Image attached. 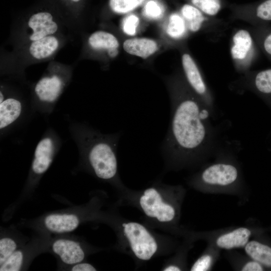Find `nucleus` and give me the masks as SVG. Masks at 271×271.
I'll use <instances>...</instances> for the list:
<instances>
[{
	"mask_svg": "<svg viewBox=\"0 0 271 271\" xmlns=\"http://www.w3.org/2000/svg\"><path fill=\"white\" fill-rule=\"evenodd\" d=\"M171 118L162 144L164 153L179 163L194 162L216 152L221 147L218 131L211 122L210 112L192 91L184 77L168 81Z\"/></svg>",
	"mask_w": 271,
	"mask_h": 271,
	"instance_id": "obj_1",
	"label": "nucleus"
},
{
	"mask_svg": "<svg viewBox=\"0 0 271 271\" xmlns=\"http://www.w3.org/2000/svg\"><path fill=\"white\" fill-rule=\"evenodd\" d=\"M69 129L78 149L81 164L100 179H115L118 169L116 152L121 132L103 133L77 121H71Z\"/></svg>",
	"mask_w": 271,
	"mask_h": 271,
	"instance_id": "obj_2",
	"label": "nucleus"
},
{
	"mask_svg": "<svg viewBox=\"0 0 271 271\" xmlns=\"http://www.w3.org/2000/svg\"><path fill=\"white\" fill-rule=\"evenodd\" d=\"M62 145L58 133L49 127L37 143L34 153L28 184L34 186L38 183L52 164Z\"/></svg>",
	"mask_w": 271,
	"mask_h": 271,
	"instance_id": "obj_3",
	"label": "nucleus"
},
{
	"mask_svg": "<svg viewBox=\"0 0 271 271\" xmlns=\"http://www.w3.org/2000/svg\"><path fill=\"white\" fill-rule=\"evenodd\" d=\"M64 77L53 73L42 77L34 88V97L31 109L46 115L54 110L55 105L66 85Z\"/></svg>",
	"mask_w": 271,
	"mask_h": 271,
	"instance_id": "obj_4",
	"label": "nucleus"
},
{
	"mask_svg": "<svg viewBox=\"0 0 271 271\" xmlns=\"http://www.w3.org/2000/svg\"><path fill=\"white\" fill-rule=\"evenodd\" d=\"M179 12L190 33H202L212 39L217 40L223 36L229 29L228 22L206 15L190 4L183 5Z\"/></svg>",
	"mask_w": 271,
	"mask_h": 271,
	"instance_id": "obj_5",
	"label": "nucleus"
},
{
	"mask_svg": "<svg viewBox=\"0 0 271 271\" xmlns=\"http://www.w3.org/2000/svg\"><path fill=\"white\" fill-rule=\"evenodd\" d=\"M259 48L250 30L236 29L232 34L230 51L235 70L242 74L250 70L256 60Z\"/></svg>",
	"mask_w": 271,
	"mask_h": 271,
	"instance_id": "obj_6",
	"label": "nucleus"
},
{
	"mask_svg": "<svg viewBox=\"0 0 271 271\" xmlns=\"http://www.w3.org/2000/svg\"><path fill=\"white\" fill-rule=\"evenodd\" d=\"M181 63L187 83L207 106L213 118L215 116L214 95L199 67L192 56L187 51L181 54Z\"/></svg>",
	"mask_w": 271,
	"mask_h": 271,
	"instance_id": "obj_7",
	"label": "nucleus"
},
{
	"mask_svg": "<svg viewBox=\"0 0 271 271\" xmlns=\"http://www.w3.org/2000/svg\"><path fill=\"white\" fill-rule=\"evenodd\" d=\"M229 87L239 93L251 91L261 98L271 109V68L250 70L230 83Z\"/></svg>",
	"mask_w": 271,
	"mask_h": 271,
	"instance_id": "obj_8",
	"label": "nucleus"
},
{
	"mask_svg": "<svg viewBox=\"0 0 271 271\" xmlns=\"http://www.w3.org/2000/svg\"><path fill=\"white\" fill-rule=\"evenodd\" d=\"M122 226L124 234L136 257L142 260H150L158 249L154 237L140 223L129 222L123 223Z\"/></svg>",
	"mask_w": 271,
	"mask_h": 271,
	"instance_id": "obj_9",
	"label": "nucleus"
},
{
	"mask_svg": "<svg viewBox=\"0 0 271 271\" xmlns=\"http://www.w3.org/2000/svg\"><path fill=\"white\" fill-rule=\"evenodd\" d=\"M231 21H241L252 27L271 23V0H259L246 4H229Z\"/></svg>",
	"mask_w": 271,
	"mask_h": 271,
	"instance_id": "obj_10",
	"label": "nucleus"
},
{
	"mask_svg": "<svg viewBox=\"0 0 271 271\" xmlns=\"http://www.w3.org/2000/svg\"><path fill=\"white\" fill-rule=\"evenodd\" d=\"M239 176L238 168L233 163L221 161L206 167L198 179L206 185L223 187L235 184Z\"/></svg>",
	"mask_w": 271,
	"mask_h": 271,
	"instance_id": "obj_11",
	"label": "nucleus"
},
{
	"mask_svg": "<svg viewBox=\"0 0 271 271\" xmlns=\"http://www.w3.org/2000/svg\"><path fill=\"white\" fill-rule=\"evenodd\" d=\"M140 204L147 216L156 218L160 222H170L175 217L174 208L164 201L156 188L146 189L140 197Z\"/></svg>",
	"mask_w": 271,
	"mask_h": 271,
	"instance_id": "obj_12",
	"label": "nucleus"
},
{
	"mask_svg": "<svg viewBox=\"0 0 271 271\" xmlns=\"http://www.w3.org/2000/svg\"><path fill=\"white\" fill-rule=\"evenodd\" d=\"M26 106L22 100L15 97H5L0 102V131L1 136L22 119Z\"/></svg>",
	"mask_w": 271,
	"mask_h": 271,
	"instance_id": "obj_13",
	"label": "nucleus"
},
{
	"mask_svg": "<svg viewBox=\"0 0 271 271\" xmlns=\"http://www.w3.org/2000/svg\"><path fill=\"white\" fill-rule=\"evenodd\" d=\"M51 248L62 262L70 266L82 261L85 257V251L81 244L71 239H56L52 241Z\"/></svg>",
	"mask_w": 271,
	"mask_h": 271,
	"instance_id": "obj_14",
	"label": "nucleus"
},
{
	"mask_svg": "<svg viewBox=\"0 0 271 271\" xmlns=\"http://www.w3.org/2000/svg\"><path fill=\"white\" fill-rule=\"evenodd\" d=\"M80 223L79 216L69 212L54 213L44 217L43 224L44 228L53 233L62 234L75 230Z\"/></svg>",
	"mask_w": 271,
	"mask_h": 271,
	"instance_id": "obj_15",
	"label": "nucleus"
},
{
	"mask_svg": "<svg viewBox=\"0 0 271 271\" xmlns=\"http://www.w3.org/2000/svg\"><path fill=\"white\" fill-rule=\"evenodd\" d=\"M53 19L52 15L48 12L33 15L28 22V26L33 31L29 39L34 41L55 33L58 25Z\"/></svg>",
	"mask_w": 271,
	"mask_h": 271,
	"instance_id": "obj_16",
	"label": "nucleus"
},
{
	"mask_svg": "<svg viewBox=\"0 0 271 271\" xmlns=\"http://www.w3.org/2000/svg\"><path fill=\"white\" fill-rule=\"evenodd\" d=\"M123 48L128 54L146 59L155 53L159 47L157 42L147 38H135L125 40Z\"/></svg>",
	"mask_w": 271,
	"mask_h": 271,
	"instance_id": "obj_17",
	"label": "nucleus"
},
{
	"mask_svg": "<svg viewBox=\"0 0 271 271\" xmlns=\"http://www.w3.org/2000/svg\"><path fill=\"white\" fill-rule=\"evenodd\" d=\"M250 230L246 227H239L219 236L216 244L220 248L232 249L243 247L249 241Z\"/></svg>",
	"mask_w": 271,
	"mask_h": 271,
	"instance_id": "obj_18",
	"label": "nucleus"
},
{
	"mask_svg": "<svg viewBox=\"0 0 271 271\" xmlns=\"http://www.w3.org/2000/svg\"><path fill=\"white\" fill-rule=\"evenodd\" d=\"M88 43L93 49L106 50L110 57H115L118 53V40L115 36L107 32H94L89 37Z\"/></svg>",
	"mask_w": 271,
	"mask_h": 271,
	"instance_id": "obj_19",
	"label": "nucleus"
},
{
	"mask_svg": "<svg viewBox=\"0 0 271 271\" xmlns=\"http://www.w3.org/2000/svg\"><path fill=\"white\" fill-rule=\"evenodd\" d=\"M57 38L49 35L39 40L33 41L29 47L31 56L37 59H42L50 56L59 47Z\"/></svg>",
	"mask_w": 271,
	"mask_h": 271,
	"instance_id": "obj_20",
	"label": "nucleus"
},
{
	"mask_svg": "<svg viewBox=\"0 0 271 271\" xmlns=\"http://www.w3.org/2000/svg\"><path fill=\"white\" fill-rule=\"evenodd\" d=\"M166 32L171 39L177 42L185 40L190 33L185 21L179 12H174L170 15Z\"/></svg>",
	"mask_w": 271,
	"mask_h": 271,
	"instance_id": "obj_21",
	"label": "nucleus"
},
{
	"mask_svg": "<svg viewBox=\"0 0 271 271\" xmlns=\"http://www.w3.org/2000/svg\"><path fill=\"white\" fill-rule=\"evenodd\" d=\"M246 254L266 267H271V247L257 241H248L244 246Z\"/></svg>",
	"mask_w": 271,
	"mask_h": 271,
	"instance_id": "obj_22",
	"label": "nucleus"
},
{
	"mask_svg": "<svg viewBox=\"0 0 271 271\" xmlns=\"http://www.w3.org/2000/svg\"><path fill=\"white\" fill-rule=\"evenodd\" d=\"M250 30L259 49L271 62V24L252 27Z\"/></svg>",
	"mask_w": 271,
	"mask_h": 271,
	"instance_id": "obj_23",
	"label": "nucleus"
},
{
	"mask_svg": "<svg viewBox=\"0 0 271 271\" xmlns=\"http://www.w3.org/2000/svg\"><path fill=\"white\" fill-rule=\"evenodd\" d=\"M194 6L206 15L215 17L229 3L226 0H189Z\"/></svg>",
	"mask_w": 271,
	"mask_h": 271,
	"instance_id": "obj_24",
	"label": "nucleus"
},
{
	"mask_svg": "<svg viewBox=\"0 0 271 271\" xmlns=\"http://www.w3.org/2000/svg\"><path fill=\"white\" fill-rule=\"evenodd\" d=\"M26 261V253L18 249L0 266L1 271H18L22 269Z\"/></svg>",
	"mask_w": 271,
	"mask_h": 271,
	"instance_id": "obj_25",
	"label": "nucleus"
},
{
	"mask_svg": "<svg viewBox=\"0 0 271 271\" xmlns=\"http://www.w3.org/2000/svg\"><path fill=\"white\" fill-rule=\"evenodd\" d=\"M145 0H110L109 6L114 13L119 14L127 13L140 5Z\"/></svg>",
	"mask_w": 271,
	"mask_h": 271,
	"instance_id": "obj_26",
	"label": "nucleus"
},
{
	"mask_svg": "<svg viewBox=\"0 0 271 271\" xmlns=\"http://www.w3.org/2000/svg\"><path fill=\"white\" fill-rule=\"evenodd\" d=\"M18 243L10 236H3L0 239V266L18 249Z\"/></svg>",
	"mask_w": 271,
	"mask_h": 271,
	"instance_id": "obj_27",
	"label": "nucleus"
},
{
	"mask_svg": "<svg viewBox=\"0 0 271 271\" xmlns=\"http://www.w3.org/2000/svg\"><path fill=\"white\" fill-rule=\"evenodd\" d=\"M143 12L144 15L148 18L157 19L161 17L163 10L159 2L151 0L146 3Z\"/></svg>",
	"mask_w": 271,
	"mask_h": 271,
	"instance_id": "obj_28",
	"label": "nucleus"
},
{
	"mask_svg": "<svg viewBox=\"0 0 271 271\" xmlns=\"http://www.w3.org/2000/svg\"><path fill=\"white\" fill-rule=\"evenodd\" d=\"M139 24V18L131 14L125 18L122 23V30L125 34L129 36L134 35Z\"/></svg>",
	"mask_w": 271,
	"mask_h": 271,
	"instance_id": "obj_29",
	"label": "nucleus"
},
{
	"mask_svg": "<svg viewBox=\"0 0 271 271\" xmlns=\"http://www.w3.org/2000/svg\"><path fill=\"white\" fill-rule=\"evenodd\" d=\"M212 256L206 254L200 257L193 264L191 268L192 271L208 270L212 265Z\"/></svg>",
	"mask_w": 271,
	"mask_h": 271,
	"instance_id": "obj_30",
	"label": "nucleus"
},
{
	"mask_svg": "<svg viewBox=\"0 0 271 271\" xmlns=\"http://www.w3.org/2000/svg\"><path fill=\"white\" fill-rule=\"evenodd\" d=\"M259 262L253 260L246 262L241 267L242 271H261L263 268Z\"/></svg>",
	"mask_w": 271,
	"mask_h": 271,
	"instance_id": "obj_31",
	"label": "nucleus"
},
{
	"mask_svg": "<svg viewBox=\"0 0 271 271\" xmlns=\"http://www.w3.org/2000/svg\"><path fill=\"white\" fill-rule=\"evenodd\" d=\"M70 269L72 271H94L96 268L91 264L82 261L71 265Z\"/></svg>",
	"mask_w": 271,
	"mask_h": 271,
	"instance_id": "obj_32",
	"label": "nucleus"
},
{
	"mask_svg": "<svg viewBox=\"0 0 271 271\" xmlns=\"http://www.w3.org/2000/svg\"><path fill=\"white\" fill-rule=\"evenodd\" d=\"M164 271H180L181 270V268L175 265H170L166 267H165L164 269Z\"/></svg>",
	"mask_w": 271,
	"mask_h": 271,
	"instance_id": "obj_33",
	"label": "nucleus"
},
{
	"mask_svg": "<svg viewBox=\"0 0 271 271\" xmlns=\"http://www.w3.org/2000/svg\"><path fill=\"white\" fill-rule=\"evenodd\" d=\"M71 1L75 2H79L80 0H71Z\"/></svg>",
	"mask_w": 271,
	"mask_h": 271,
	"instance_id": "obj_34",
	"label": "nucleus"
}]
</instances>
